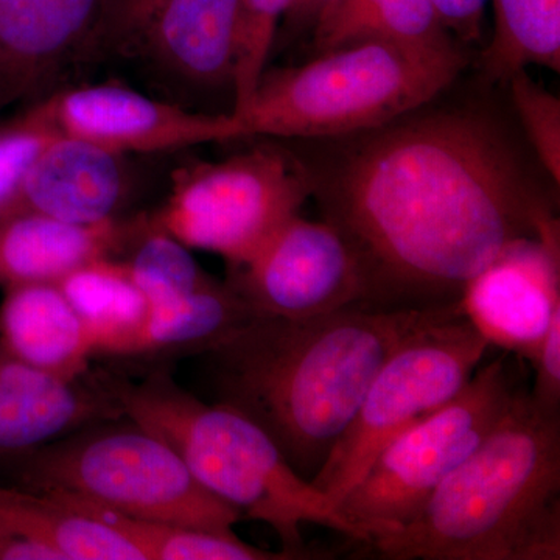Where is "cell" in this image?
I'll use <instances>...</instances> for the list:
<instances>
[{"instance_id":"cell-1","label":"cell","mask_w":560,"mask_h":560,"mask_svg":"<svg viewBox=\"0 0 560 560\" xmlns=\"http://www.w3.org/2000/svg\"><path fill=\"white\" fill-rule=\"evenodd\" d=\"M429 105L345 136L308 165L323 220L363 271L368 307L445 308L512 243L559 224L501 121Z\"/></svg>"},{"instance_id":"cell-2","label":"cell","mask_w":560,"mask_h":560,"mask_svg":"<svg viewBox=\"0 0 560 560\" xmlns=\"http://www.w3.org/2000/svg\"><path fill=\"white\" fill-rule=\"evenodd\" d=\"M460 307L353 305L305 319L256 313L205 353L217 404L254 420L311 481L385 361L416 331Z\"/></svg>"},{"instance_id":"cell-3","label":"cell","mask_w":560,"mask_h":560,"mask_svg":"<svg viewBox=\"0 0 560 560\" xmlns=\"http://www.w3.org/2000/svg\"><path fill=\"white\" fill-rule=\"evenodd\" d=\"M368 545L389 560H559L560 415L522 386L418 515Z\"/></svg>"},{"instance_id":"cell-4","label":"cell","mask_w":560,"mask_h":560,"mask_svg":"<svg viewBox=\"0 0 560 560\" xmlns=\"http://www.w3.org/2000/svg\"><path fill=\"white\" fill-rule=\"evenodd\" d=\"M124 418L178 453L198 481L243 517L270 525L291 559H308L301 528L326 526L366 544L334 503L302 478L254 420L221 404H205L156 370L139 383L103 372Z\"/></svg>"},{"instance_id":"cell-5","label":"cell","mask_w":560,"mask_h":560,"mask_svg":"<svg viewBox=\"0 0 560 560\" xmlns=\"http://www.w3.org/2000/svg\"><path fill=\"white\" fill-rule=\"evenodd\" d=\"M466 66L459 44L420 49L360 39L300 68L265 70L249 105L235 117L245 138H345L436 101Z\"/></svg>"},{"instance_id":"cell-6","label":"cell","mask_w":560,"mask_h":560,"mask_svg":"<svg viewBox=\"0 0 560 560\" xmlns=\"http://www.w3.org/2000/svg\"><path fill=\"white\" fill-rule=\"evenodd\" d=\"M94 423L0 464L22 488L61 492L138 521L234 534L243 515L210 493L167 442L128 419Z\"/></svg>"},{"instance_id":"cell-7","label":"cell","mask_w":560,"mask_h":560,"mask_svg":"<svg viewBox=\"0 0 560 560\" xmlns=\"http://www.w3.org/2000/svg\"><path fill=\"white\" fill-rule=\"evenodd\" d=\"M518 360L503 350L478 368L455 399L405 430L372 460L337 506L366 544L415 518L434 489L485 441L522 388Z\"/></svg>"},{"instance_id":"cell-8","label":"cell","mask_w":560,"mask_h":560,"mask_svg":"<svg viewBox=\"0 0 560 560\" xmlns=\"http://www.w3.org/2000/svg\"><path fill=\"white\" fill-rule=\"evenodd\" d=\"M490 348L463 307L411 335L375 375L312 485L337 508L390 441L469 385Z\"/></svg>"},{"instance_id":"cell-9","label":"cell","mask_w":560,"mask_h":560,"mask_svg":"<svg viewBox=\"0 0 560 560\" xmlns=\"http://www.w3.org/2000/svg\"><path fill=\"white\" fill-rule=\"evenodd\" d=\"M172 180L171 197L151 219L230 268L246 264L313 195L307 164L276 143L180 168Z\"/></svg>"},{"instance_id":"cell-10","label":"cell","mask_w":560,"mask_h":560,"mask_svg":"<svg viewBox=\"0 0 560 560\" xmlns=\"http://www.w3.org/2000/svg\"><path fill=\"white\" fill-rule=\"evenodd\" d=\"M119 0H0V110L79 84L106 58Z\"/></svg>"},{"instance_id":"cell-11","label":"cell","mask_w":560,"mask_h":560,"mask_svg":"<svg viewBox=\"0 0 560 560\" xmlns=\"http://www.w3.org/2000/svg\"><path fill=\"white\" fill-rule=\"evenodd\" d=\"M228 283L257 313L290 319L366 305L363 271L340 232L327 221L296 215L246 264L230 268Z\"/></svg>"},{"instance_id":"cell-12","label":"cell","mask_w":560,"mask_h":560,"mask_svg":"<svg viewBox=\"0 0 560 560\" xmlns=\"http://www.w3.org/2000/svg\"><path fill=\"white\" fill-rule=\"evenodd\" d=\"M28 108L55 135L121 156L245 138L231 113L184 108L120 84H73Z\"/></svg>"},{"instance_id":"cell-13","label":"cell","mask_w":560,"mask_h":560,"mask_svg":"<svg viewBox=\"0 0 560 560\" xmlns=\"http://www.w3.org/2000/svg\"><path fill=\"white\" fill-rule=\"evenodd\" d=\"M463 311L490 346L533 360L560 311V228L525 238L481 271L464 291Z\"/></svg>"},{"instance_id":"cell-14","label":"cell","mask_w":560,"mask_h":560,"mask_svg":"<svg viewBox=\"0 0 560 560\" xmlns=\"http://www.w3.org/2000/svg\"><path fill=\"white\" fill-rule=\"evenodd\" d=\"M241 0H164L132 43L127 57L175 98L231 88L237 57Z\"/></svg>"},{"instance_id":"cell-15","label":"cell","mask_w":560,"mask_h":560,"mask_svg":"<svg viewBox=\"0 0 560 560\" xmlns=\"http://www.w3.org/2000/svg\"><path fill=\"white\" fill-rule=\"evenodd\" d=\"M124 418L103 372L66 381L0 346V464L73 431Z\"/></svg>"},{"instance_id":"cell-16","label":"cell","mask_w":560,"mask_h":560,"mask_svg":"<svg viewBox=\"0 0 560 560\" xmlns=\"http://www.w3.org/2000/svg\"><path fill=\"white\" fill-rule=\"evenodd\" d=\"M125 158L57 136L33 164L7 217L32 212L73 224L117 219L131 189Z\"/></svg>"},{"instance_id":"cell-17","label":"cell","mask_w":560,"mask_h":560,"mask_svg":"<svg viewBox=\"0 0 560 560\" xmlns=\"http://www.w3.org/2000/svg\"><path fill=\"white\" fill-rule=\"evenodd\" d=\"M150 215L73 224L24 212L0 220V290L54 282L101 259H121L149 224Z\"/></svg>"},{"instance_id":"cell-18","label":"cell","mask_w":560,"mask_h":560,"mask_svg":"<svg viewBox=\"0 0 560 560\" xmlns=\"http://www.w3.org/2000/svg\"><path fill=\"white\" fill-rule=\"evenodd\" d=\"M0 560H147L119 530L57 495L0 485Z\"/></svg>"},{"instance_id":"cell-19","label":"cell","mask_w":560,"mask_h":560,"mask_svg":"<svg viewBox=\"0 0 560 560\" xmlns=\"http://www.w3.org/2000/svg\"><path fill=\"white\" fill-rule=\"evenodd\" d=\"M0 346L28 366L66 381L90 374L91 331L54 282L2 290Z\"/></svg>"},{"instance_id":"cell-20","label":"cell","mask_w":560,"mask_h":560,"mask_svg":"<svg viewBox=\"0 0 560 560\" xmlns=\"http://www.w3.org/2000/svg\"><path fill=\"white\" fill-rule=\"evenodd\" d=\"M256 313L230 283L217 282L178 301L150 307L142 326L116 359L205 355Z\"/></svg>"},{"instance_id":"cell-21","label":"cell","mask_w":560,"mask_h":560,"mask_svg":"<svg viewBox=\"0 0 560 560\" xmlns=\"http://www.w3.org/2000/svg\"><path fill=\"white\" fill-rule=\"evenodd\" d=\"M57 283L90 329L94 357L116 359L149 315V302L121 259L90 261Z\"/></svg>"},{"instance_id":"cell-22","label":"cell","mask_w":560,"mask_h":560,"mask_svg":"<svg viewBox=\"0 0 560 560\" xmlns=\"http://www.w3.org/2000/svg\"><path fill=\"white\" fill-rule=\"evenodd\" d=\"M495 28L481 65L490 81L528 66L560 70V0H493Z\"/></svg>"},{"instance_id":"cell-23","label":"cell","mask_w":560,"mask_h":560,"mask_svg":"<svg viewBox=\"0 0 560 560\" xmlns=\"http://www.w3.org/2000/svg\"><path fill=\"white\" fill-rule=\"evenodd\" d=\"M84 514L113 526L121 536L132 541L147 560H283L287 552L267 551L250 547L235 534L209 533V530L183 528L165 523L138 521L119 512L106 510L92 501L49 492Z\"/></svg>"},{"instance_id":"cell-24","label":"cell","mask_w":560,"mask_h":560,"mask_svg":"<svg viewBox=\"0 0 560 560\" xmlns=\"http://www.w3.org/2000/svg\"><path fill=\"white\" fill-rule=\"evenodd\" d=\"M189 249L150 215L145 230L121 259L150 307L178 301L219 282L201 270Z\"/></svg>"},{"instance_id":"cell-25","label":"cell","mask_w":560,"mask_h":560,"mask_svg":"<svg viewBox=\"0 0 560 560\" xmlns=\"http://www.w3.org/2000/svg\"><path fill=\"white\" fill-rule=\"evenodd\" d=\"M293 0H241L237 28V57L234 69V103L237 116L249 105L267 70L272 47Z\"/></svg>"},{"instance_id":"cell-26","label":"cell","mask_w":560,"mask_h":560,"mask_svg":"<svg viewBox=\"0 0 560 560\" xmlns=\"http://www.w3.org/2000/svg\"><path fill=\"white\" fill-rule=\"evenodd\" d=\"M366 38L420 49L458 46L442 24L433 0H377L355 40Z\"/></svg>"},{"instance_id":"cell-27","label":"cell","mask_w":560,"mask_h":560,"mask_svg":"<svg viewBox=\"0 0 560 560\" xmlns=\"http://www.w3.org/2000/svg\"><path fill=\"white\" fill-rule=\"evenodd\" d=\"M511 101L517 110L526 139L545 173L560 186V101L534 81L526 69L510 80Z\"/></svg>"},{"instance_id":"cell-28","label":"cell","mask_w":560,"mask_h":560,"mask_svg":"<svg viewBox=\"0 0 560 560\" xmlns=\"http://www.w3.org/2000/svg\"><path fill=\"white\" fill-rule=\"evenodd\" d=\"M57 136L28 106L0 125V220L9 213L33 164Z\"/></svg>"},{"instance_id":"cell-29","label":"cell","mask_w":560,"mask_h":560,"mask_svg":"<svg viewBox=\"0 0 560 560\" xmlns=\"http://www.w3.org/2000/svg\"><path fill=\"white\" fill-rule=\"evenodd\" d=\"M530 363L536 370L530 397L541 410L560 415V311L552 315Z\"/></svg>"},{"instance_id":"cell-30","label":"cell","mask_w":560,"mask_h":560,"mask_svg":"<svg viewBox=\"0 0 560 560\" xmlns=\"http://www.w3.org/2000/svg\"><path fill=\"white\" fill-rule=\"evenodd\" d=\"M164 0H119L106 40V55L127 57L132 43Z\"/></svg>"},{"instance_id":"cell-31","label":"cell","mask_w":560,"mask_h":560,"mask_svg":"<svg viewBox=\"0 0 560 560\" xmlns=\"http://www.w3.org/2000/svg\"><path fill=\"white\" fill-rule=\"evenodd\" d=\"M375 2L377 0H341L330 20L313 36L318 50L338 49L359 38Z\"/></svg>"},{"instance_id":"cell-32","label":"cell","mask_w":560,"mask_h":560,"mask_svg":"<svg viewBox=\"0 0 560 560\" xmlns=\"http://www.w3.org/2000/svg\"><path fill=\"white\" fill-rule=\"evenodd\" d=\"M433 5L444 27L463 43L480 38L488 0H433Z\"/></svg>"},{"instance_id":"cell-33","label":"cell","mask_w":560,"mask_h":560,"mask_svg":"<svg viewBox=\"0 0 560 560\" xmlns=\"http://www.w3.org/2000/svg\"><path fill=\"white\" fill-rule=\"evenodd\" d=\"M340 3L341 0H293L280 24L278 38L280 33H283L285 38H293L308 32L315 36L330 20Z\"/></svg>"}]
</instances>
